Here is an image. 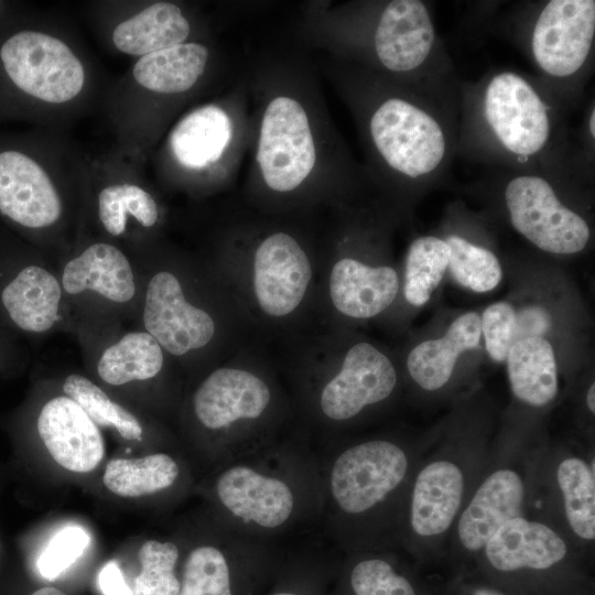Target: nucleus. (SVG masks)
<instances>
[{"label": "nucleus", "mask_w": 595, "mask_h": 595, "mask_svg": "<svg viewBox=\"0 0 595 595\" xmlns=\"http://www.w3.org/2000/svg\"><path fill=\"white\" fill-rule=\"evenodd\" d=\"M499 173L502 199L512 227L539 249L555 255L582 251L591 228L565 205L556 182L577 174L555 169L494 170Z\"/></svg>", "instance_id": "obj_7"}, {"label": "nucleus", "mask_w": 595, "mask_h": 595, "mask_svg": "<svg viewBox=\"0 0 595 595\" xmlns=\"http://www.w3.org/2000/svg\"><path fill=\"white\" fill-rule=\"evenodd\" d=\"M231 137L227 113L206 105L186 115L172 131L170 142L176 160L186 167L199 169L216 162Z\"/></svg>", "instance_id": "obj_25"}, {"label": "nucleus", "mask_w": 595, "mask_h": 595, "mask_svg": "<svg viewBox=\"0 0 595 595\" xmlns=\"http://www.w3.org/2000/svg\"><path fill=\"white\" fill-rule=\"evenodd\" d=\"M190 30V23L177 6L158 2L119 23L113 30L112 42L126 54L144 56L184 43Z\"/></svg>", "instance_id": "obj_24"}, {"label": "nucleus", "mask_w": 595, "mask_h": 595, "mask_svg": "<svg viewBox=\"0 0 595 595\" xmlns=\"http://www.w3.org/2000/svg\"><path fill=\"white\" fill-rule=\"evenodd\" d=\"M311 278L310 260L289 234H272L258 246L253 258V290L267 315L291 314L303 301Z\"/></svg>", "instance_id": "obj_12"}, {"label": "nucleus", "mask_w": 595, "mask_h": 595, "mask_svg": "<svg viewBox=\"0 0 595 595\" xmlns=\"http://www.w3.org/2000/svg\"><path fill=\"white\" fill-rule=\"evenodd\" d=\"M315 144L306 112L293 98L272 99L262 117L257 161L267 185L289 192L302 184L314 167Z\"/></svg>", "instance_id": "obj_9"}, {"label": "nucleus", "mask_w": 595, "mask_h": 595, "mask_svg": "<svg viewBox=\"0 0 595 595\" xmlns=\"http://www.w3.org/2000/svg\"><path fill=\"white\" fill-rule=\"evenodd\" d=\"M163 367V353L149 333H129L101 355L97 370L113 386L155 377Z\"/></svg>", "instance_id": "obj_28"}, {"label": "nucleus", "mask_w": 595, "mask_h": 595, "mask_svg": "<svg viewBox=\"0 0 595 595\" xmlns=\"http://www.w3.org/2000/svg\"><path fill=\"white\" fill-rule=\"evenodd\" d=\"M207 48L198 43H181L138 60L133 77L142 87L162 94L188 90L203 74Z\"/></svg>", "instance_id": "obj_26"}, {"label": "nucleus", "mask_w": 595, "mask_h": 595, "mask_svg": "<svg viewBox=\"0 0 595 595\" xmlns=\"http://www.w3.org/2000/svg\"><path fill=\"white\" fill-rule=\"evenodd\" d=\"M181 475V466L173 455L154 453L139 458L111 459L102 482L112 494L136 498L173 488Z\"/></svg>", "instance_id": "obj_27"}, {"label": "nucleus", "mask_w": 595, "mask_h": 595, "mask_svg": "<svg viewBox=\"0 0 595 595\" xmlns=\"http://www.w3.org/2000/svg\"><path fill=\"white\" fill-rule=\"evenodd\" d=\"M315 448L323 488L318 536L350 552L382 547L396 529L410 472L408 452L382 437Z\"/></svg>", "instance_id": "obj_3"}, {"label": "nucleus", "mask_w": 595, "mask_h": 595, "mask_svg": "<svg viewBox=\"0 0 595 595\" xmlns=\"http://www.w3.org/2000/svg\"><path fill=\"white\" fill-rule=\"evenodd\" d=\"M37 430L53 459L67 470L91 472L104 457V441L95 422L68 397L44 404Z\"/></svg>", "instance_id": "obj_14"}, {"label": "nucleus", "mask_w": 595, "mask_h": 595, "mask_svg": "<svg viewBox=\"0 0 595 595\" xmlns=\"http://www.w3.org/2000/svg\"><path fill=\"white\" fill-rule=\"evenodd\" d=\"M0 212L30 228L48 226L61 215L60 197L44 170L18 151L0 153Z\"/></svg>", "instance_id": "obj_15"}, {"label": "nucleus", "mask_w": 595, "mask_h": 595, "mask_svg": "<svg viewBox=\"0 0 595 595\" xmlns=\"http://www.w3.org/2000/svg\"><path fill=\"white\" fill-rule=\"evenodd\" d=\"M2 303L11 320L28 332H45L54 324L61 288L48 271L30 266L3 289Z\"/></svg>", "instance_id": "obj_22"}, {"label": "nucleus", "mask_w": 595, "mask_h": 595, "mask_svg": "<svg viewBox=\"0 0 595 595\" xmlns=\"http://www.w3.org/2000/svg\"><path fill=\"white\" fill-rule=\"evenodd\" d=\"M66 397L75 401L96 423L113 426L126 440H140L142 426L128 410L111 401L89 379L80 375L68 376L63 385Z\"/></svg>", "instance_id": "obj_32"}, {"label": "nucleus", "mask_w": 595, "mask_h": 595, "mask_svg": "<svg viewBox=\"0 0 595 595\" xmlns=\"http://www.w3.org/2000/svg\"><path fill=\"white\" fill-rule=\"evenodd\" d=\"M363 554L348 573L354 595H415L411 583L386 558L369 552Z\"/></svg>", "instance_id": "obj_35"}, {"label": "nucleus", "mask_w": 595, "mask_h": 595, "mask_svg": "<svg viewBox=\"0 0 595 595\" xmlns=\"http://www.w3.org/2000/svg\"><path fill=\"white\" fill-rule=\"evenodd\" d=\"M270 595H301V594L294 591L283 589V591L271 593Z\"/></svg>", "instance_id": "obj_44"}, {"label": "nucleus", "mask_w": 595, "mask_h": 595, "mask_svg": "<svg viewBox=\"0 0 595 595\" xmlns=\"http://www.w3.org/2000/svg\"><path fill=\"white\" fill-rule=\"evenodd\" d=\"M518 23V37L538 76L578 104L593 64L594 0L534 3Z\"/></svg>", "instance_id": "obj_6"}, {"label": "nucleus", "mask_w": 595, "mask_h": 595, "mask_svg": "<svg viewBox=\"0 0 595 595\" xmlns=\"http://www.w3.org/2000/svg\"><path fill=\"white\" fill-rule=\"evenodd\" d=\"M396 385L397 372L390 359L371 344L357 343L346 353L339 371L320 388L314 412L322 423L348 422L387 400Z\"/></svg>", "instance_id": "obj_10"}, {"label": "nucleus", "mask_w": 595, "mask_h": 595, "mask_svg": "<svg viewBox=\"0 0 595 595\" xmlns=\"http://www.w3.org/2000/svg\"><path fill=\"white\" fill-rule=\"evenodd\" d=\"M143 323L159 345L175 356L204 347L215 334L212 316L185 300L178 280L167 271L149 282Z\"/></svg>", "instance_id": "obj_13"}, {"label": "nucleus", "mask_w": 595, "mask_h": 595, "mask_svg": "<svg viewBox=\"0 0 595 595\" xmlns=\"http://www.w3.org/2000/svg\"><path fill=\"white\" fill-rule=\"evenodd\" d=\"M444 240L450 248L447 268L457 283L479 293L498 285L502 271L491 250L458 234L446 235Z\"/></svg>", "instance_id": "obj_31"}, {"label": "nucleus", "mask_w": 595, "mask_h": 595, "mask_svg": "<svg viewBox=\"0 0 595 595\" xmlns=\"http://www.w3.org/2000/svg\"><path fill=\"white\" fill-rule=\"evenodd\" d=\"M192 408L197 423L214 436L205 455L213 468L280 439L273 388L249 370H214L195 390Z\"/></svg>", "instance_id": "obj_5"}, {"label": "nucleus", "mask_w": 595, "mask_h": 595, "mask_svg": "<svg viewBox=\"0 0 595 595\" xmlns=\"http://www.w3.org/2000/svg\"><path fill=\"white\" fill-rule=\"evenodd\" d=\"M490 565L498 571L547 570L561 562L567 547L549 526L515 517L507 521L484 548Z\"/></svg>", "instance_id": "obj_18"}, {"label": "nucleus", "mask_w": 595, "mask_h": 595, "mask_svg": "<svg viewBox=\"0 0 595 595\" xmlns=\"http://www.w3.org/2000/svg\"><path fill=\"white\" fill-rule=\"evenodd\" d=\"M465 477L450 459H434L415 476L408 510L410 531L418 538L443 534L455 520L463 500Z\"/></svg>", "instance_id": "obj_16"}, {"label": "nucleus", "mask_w": 595, "mask_h": 595, "mask_svg": "<svg viewBox=\"0 0 595 595\" xmlns=\"http://www.w3.org/2000/svg\"><path fill=\"white\" fill-rule=\"evenodd\" d=\"M180 555L173 541H145L139 550L141 570L134 580V595H178L181 581L175 567Z\"/></svg>", "instance_id": "obj_34"}, {"label": "nucleus", "mask_w": 595, "mask_h": 595, "mask_svg": "<svg viewBox=\"0 0 595 595\" xmlns=\"http://www.w3.org/2000/svg\"><path fill=\"white\" fill-rule=\"evenodd\" d=\"M480 316L468 312L458 316L445 335L416 345L409 354L407 367L411 378L424 390L442 388L451 378L458 356L479 345Z\"/></svg>", "instance_id": "obj_20"}, {"label": "nucleus", "mask_w": 595, "mask_h": 595, "mask_svg": "<svg viewBox=\"0 0 595 595\" xmlns=\"http://www.w3.org/2000/svg\"><path fill=\"white\" fill-rule=\"evenodd\" d=\"M212 530L187 551L178 595H236L239 570L281 549L234 530L215 513Z\"/></svg>", "instance_id": "obj_11"}, {"label": "nucleus", "mask_w": 595, "mask_h": 595, "mask_svg": "<svg viewBox=\"0 0 595 595\" xmlns=\"http://www.w3.org/2000/svg\"><path fill=\"white\" fill-rule=\"evenodd\" d=\"M32 595H66L58 588L46 586L35 591Z\"/></svg>", "instance_id": "obj_42"}, {"label": "nucleus", "mask_w": 595, "mask_h": 595, "mask_svg": "<svg viewBox=\"0 0 595 595\" xmlns=\"http://www.w3.org/2000/svg\"><path fill=\"white\" fill-rule=\"evenodd\" d=\"M586 403L589 412H595V385L592 383L591 387L587 390L586 394Z\"/></svg>", "instance_id": "obj_41"}, {"label": "nucleus", "mask_w": 595, "mask_h": 595, "mask_svg": "<svg viewBox=\"0 0 595 595\" xmlns=\"http://www.w3.org/2000/svg\"><path fill=\"white\" fill-rule=\"evenodd\" d=\"M98 209L102 225L113 236L125 231L127 213L144 227L153 226L158 219L153 197L132 184H116L104 188L99 193Z\"/></svg>", "instance_id": "obj_33"}, {"label": "nucleus", "mask_w": 595, "mask_h": 595, "mask_svg": "<svg viewBox=\"0 0 595 595\" xmlns=\"http://www.w3.org/2000/svg\"><path fill=\"white\" fill-rule=\"evenodd\" d=\"M524 486L511 468L493 472L477 488L457 522V539L467 551H479L510 519L521 516Z\"/></svg>", "instance_id": "obj_17"}, {"label": "nucleus", "mask_w": 595, "mask_h": 595, "mask_svg": "<svg viewBox=\"0 0 595 595\" xmlns=\"http://www.w3.org/2000/svg\"><path fill=\"white\" fill-rule=\"evenodd\" d=\"M473 595H504L502 593L491 589V588H478L476 589Z\"/></svg>", "instance_id": "obj_43"}, {"label": "nucleus", "mask_w": 595, "mask_h": 595, "mask_svg": "<svg viewBox=\"0 0 595 595\" xmlns=\"http://www.w3.org/2000/svg\"><path fill=\"white\" fill-rule=\"evenodd\" d=\"M90 543L88 532L80 526H67L57 531L37 559V570L44 578H55L83 555Z\"/></svg>", "instance_id": "obj_36"}, {"label": "nucleus", "mask_w": 595, "mask_h": 595, "mask_svg": "<svg viewBox=\"0 0 595 595\" xmlns=\"http://www.w3.org/2000/svg\"><path fill=\"white\" fill-rule=\"evenodd\" d=\"M0 58L14 85L43 101H68L84 86L80 61L65 43L45 33H15L1 46Z\"/></svg>", "instance_id": "obj_8"}, {"label": "nucleus", "mask_w": 595, "mask_h": 595, "mask_svg": "<svg viewBox=\"0 0 595 595\" xmlns=\"http://www.w3.org/2000/svg\"><path fill=\"white\" fill-rule=\"evenodd\" d=\"M584 118H585V120L583 122V128H582V140H583V144H584L583 154L586 153L585 154L586 159L593 164V161H594V148H595L594 147V144H595V107H594V101H592L588 105ZM585 155H584V158H585Z\"/></svg>", "instance_id": "obj_40"}, {"label": "nucleus", "mask_w": 595, "mask_h": 595, "mask_svg": "<svg viewBox=\"0 0 595 595\" xmlns=\"http://www.w3.org/2000/svg\"><path fill=\"white\" fill-rule=\"evenodd\" d=\"M450 248L444 238L425 235L414 239L408 250L403 293L415 306L424 305L448 267Z\"/></svg>", "instance_id": "obj_30"}, {"label": "nucleus", "mask_w": 595, "mask_h": 595, "mask_svg": "<svg viewBox=\"0 0 595 595\" xmlns=\"http://www.w3.org/2000/svg\"><path fill=\"white\" fill-rule=\"evenodd\" d=\"M576 106L538 75L511 68L461 82L456 155L493 170L583 172L567 136Z\"/></svg>", "instance_id": "obj_1"}, {"label": "nucleus", "mask_w": 595, "mask_h": 595, "mask_svg": "<svg viewBox=\"0 0 595 595\" xmlns=\"http://www.w3.org/2000/svg\"><path fill=\"white\" fill-rule=\"evenodd\" d=\"M398 290V274L388 266L371 267L343 258L331 271V300L337 311L349 317L369 318L380 314L394 301Z\"/></svg>", "instance_id": "obj_19"}, {"label": "nucleus", "mask_w": 595, "mask_h": 595, "mask_svg": "<svg viewBox=\"0 0 595 595\" xmlns=\"http://www.w3.org/2000/svg\"><path fill=\"white\" fill-rule=\"evenodd\" d=\"M459 91L404 85L377 101L367 117L376 156L398 178L432 185L450 173L456 156Z\"/></svg>", "instance_id": "obj_4"}, {"label": "nucleus", "mask_w": 595, "mask_h": 595, "mask_svg": "<svg viewBox=\"0 0 595 595\" xmlns=\"http://www.w3.org/2000/svg\"><path fill=\"white\" fill-rule=\"evenodd\" d=\"M512 393L520 401L543 407L558 393V366L551 344L543 337H528L512 345L507 355Z\"/></svg>", "instance_id": "obj_23"}, {"label": "nucleus", "mask_w": 595, "mask_h": 595, "mask_svg": "<svg viewBox=\"0 0 595 595\" xmlns=\"http://www.w3.org/2000/svg\"><path fill=\"white\" fill-rule=\"evenodd\" d=\"M62 283L69 294L87 289L115 302H128L136 292L128 259L116 247L94 244L71 260L64 269Z\"/></svg>", "instance_id": "obj_21"}, {"label": "nucleus", "mask_w": 595, "mask_h": 595, "mask_svg": "<svg viewBox=\"0 0 595 595\" xmlns=\"http://www.w3.org/2000/svg\"><path fill=\"white\" fill-rule=\"evenodd\" d=\"M98 585L102 595H134L127 585L120 566L115 561L107 562L98 574Z\"/></svg>", "instance_id": "obj_39"}, {"label": "nucleus", "mask_w": 595, "mask_h": 595, "mask_svg": "<svg viewBox=\"0 0 595 595\" xmlns=\"http://www.w3.org/2000/svg\"><path fill=\"white\" fill-rule=\"evenodd\" d=\"M564 512L572 531L582 540L595 538V476L587 463L577 457L563 458L556 469Z\"/></svg>", "instance_id": "obj_29"}, {"label": "nucleus", "mask_w": 595, "mask_h": 595, "mask_svg": "<svg viewBox=\"0 0 595 595\" xmlns=\"http://www.w3.org/2000/svg\"><path fill=\"white\" fill-rule=\"evenodd\" d=\"M551 324L550 315L541 307H526L516 313L515 343L528 337H542Z\"/></svg>", "instance_id": "obj_38"}, {"label": "nucleus", "mask_w": 595, "mask_h": 595, "mask_svg": "<svg viewBox=\"0 0 595 595\" xmlns=\"http://www.w3.org/2000/svg\"><path fill=\"white\" fill-rule=\"evenodd\" d=\"M516 311L507 302L489 305L480 317L486 349L495 361H504L515 344Z\"/></svg>", "instance_id": "obj_37"}, {"label": "nucleus", "mask_w": 595, "mask_h": 595, "mask_svg": "<svg viewBox=\"0 0 595 595\" xmlns=\"http://www.w3.org/2000/svg\"><path fill=\"white\" fill-rule=\"evenodd\" d=\"M212 475L214 513L234 530L281 549L318 536L321 463L310 441L278 439Z\"/></svg>", "instance_id": "obj_2"}]
</instances>
